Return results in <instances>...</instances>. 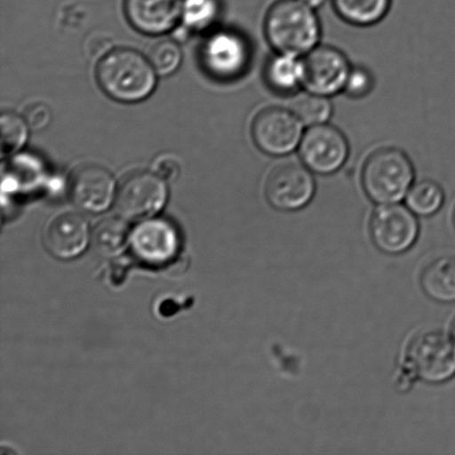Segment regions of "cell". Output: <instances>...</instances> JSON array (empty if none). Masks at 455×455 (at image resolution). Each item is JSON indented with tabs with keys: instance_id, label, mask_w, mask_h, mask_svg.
<instances>
[{
	"instance_id": "obj_1",
	"label": "cell",
	"mask_w": 455,
	"mask_h": 455,
	"mask_svg": "<svg viewBox=\"0 0 455 455\" xmlns=\"http://www.w3.org/2000/svg\"><path fill=\"white\" fill-rule=\"evenodd\" d=\"M148 57L131 48H116L98 62L97 83L111 100L126 104L147 100L157 86Z\"/></svg>"
},
{
	"instance_id": "obj_2",
	"label": "cell",
	"mask_w": 455,
	"mask_h": 455,
	"mask_svg": "<svg viewBox=\"0 0 455 455\" xmlns=\"http://www.w3.org/2000/svg\"><path fill=\"white\" fill-rule=\"evenodd\" d=\"M263 28L276 52L297 57L318 46L321 35L315 9L301 0H276L267 9Z\"/></svg>"
},
{
	"instance_id": "obj_3",
	"label": "cell",
	"mask_w": 455,
	"mask_h": 455,
	"mask_svg": "<svg viewBox=\"0 0 455 455\" xmlns=\"http://www.w3.org/2000/svg\"><path fill=\"white\" fill-rule=\"evenodd\" d=\"M414 167L404 151L385 147L373 151L363 164L361 182L374 204H398L414 184Z\"/></svg>"
},
{
	"instance_id": "obj_4",
	"label": "cell",
	"mask_w": 455,
	"mask_h": 455,
	"mask_svg": "<svg viewBox=\"0 0 455 455\" xmlns=\"http://www.w3.org/2000/svg\"><path fill=\"white\" fill-rule=\"evenodd\" d=\"M404 367L409 377L440 385L455 377V342L443 331L419 334L408 346Z\"/></svg>"
},
{
	"instance_id": "obj_5",
	"label": "cell",
	"mask_w": 455,
	"mask_h": 455,
	"mask_svg": "<svg viewBox=\"0 0 455 455\" xmlns=\"http://www.w3.org/2000/svg\"><path fill=\"white\" fill-rule=\"evenodd\" d=\"M167 200V181L153 171H140L129 173L120 182L115 204L124 220L141 222L162 212Z\"/></svg>"
},
{
	"instance_id": "obj_6",
	"label": "cell",
	"mask_w": 455,
	"mask_h": 455,
	"mask_svg": "<svg viewBox=\"0 0 455 455\" xmlns=\"http://www.w3.org/2000/svg\"><path fill=\"white\" fill-rule=\"evenodd\" d=\"M316 190L314 172L305 164H281L267 177L265 195L267 204L275 211H301L314 199Z\"/></svg>"
},
{
	"instance_id": "obj_7",
	"label": "cell",
	"mask_w": 455,
	"mask_h": 455,
	"mask_svg": "<svg viewBox=\"0 0 455 455\" xmlns=\"http://www.w3.org/2000/svg\"><path fill=\"white\" fill-rule=\"evenodd\" d=\"M303 124L292 110L271 107L254 117L251 136L259 149L274 157H283L299 148Z\"/></svg>"
},
{
	"instance_id": "obj_8",
	"label": "cell",
	"mask_w": 455,
	"mask_h": 455,
	"mask_svg": "<svg viewBox=\"0 0 455 455\" xmlns=\"http://www.w3.org/2000/svg\"><path fill=\"white\" fill-rule=\"evenodd\" d=\"M374 245L387 254H401L413 247L419 236V222L408 207L381 204L372 213L369 225Z\"/></svg>"
},
{
	"instance_id": "obj_9",
	"label": "cell",
	"mask_w": 455,
	"mask_h": 455,
	"mask_svg": "<svg viewBox=\"0 0 455 455\" xmlns=\"http://www.w3.org/2000/svg\"><path fill=\"white\" fill-rule=\"evenodd\" d=\"M299 155L314 173L328 176L340 171L349 157V142L338 128L323 124L303 133Z\"/></svg>"
},
{
	"instance_id": "obj_10",
	"label": "cell",
	"mask_w": 455,
	"mask_h": 455,
	"mask_svg": "<svg viewBox=\"0 0 455 455\" xmlns=\"http://www.w3.org/2000/svg\"><path fill=\"white\" fill-rule=\"evenodd\" d=\"M200 61L212 78L224 82L238 78L249 66L248 42L235 31H215L204 40L200 49Z\"/></svg>"
},
{
	"instance_id": "obj_11",
	"label": "cell",
	"mask_w": 455,
	"mask_h": 455,
	"mask_svg": "<svg viewBox=\"0 0 455 455\" xmlns=\"http://www.w3.org/2000/svg\"><path fill=\"white\" fill-rule=\"evenodd\" d=\"M305 91L330 97L345 91L352 67L345 53L330 46H316L302 60Z\"/></svg>"
},
{
	"instance_id": "obj_12",
	"label": "cell",
	"mask_w": 455,
	"mask_h": 455,
	"mask_svg": "<svg viewBox=\"0 0 455 455\" xmlns=\"http://www.w3.org/2000/svg\"><path fill=\"white\" fill-rule=\"evenodd\" d=\"M117 190L113 173L100 164H83L70 177V198L84 212L107 211L115 203Z\"/></svg>"
},
{
	"instance_id": "obj_13",
	"label": "cell",
	"mask_w": 455,
	"mask_h": 455,
	"mask_svg": "<svg viewBox=\"0 0 455 455\" xmlns=\"http://www.w3.org/2000/svg\"><path fill=\"white\" fill-rule=\"evenodd\" d=\"M132 249L140 260L159 266L172 260L180 247L176 228L164 220L140 222L129 238Z\"/></svg>"
},
{
	"instance_id": "obj_14",
	"label": "cell",
	"mask_w": 455,
	"mask_h": 455,
	"mask_svg": "<svg viewBox=\"0 0 455 455\" xmlns=\"http://www.w3.org/2000/svg\"><path fill=\"white\" fill-rule=\"evenodd\" d=\"M86 218L77 212H62L48 222L44 231V244L49 252L60 259L79 256L91 243Z\"/></svg>"
},
{
	"instance_id": "obj_15",
	"label": "cell",
	"mask_w": 455,
	"mask_h": 455,
	"mask_svg": "<svg viewBox=\"0 0 455 455\" xmlns=\"http://www.w3.org/2000/svg\"><path fill=\"white\" fill-rule=\"evenodd\" d=\"M184 0H124L127 20L145 35H164L182 20Z\"/></svg>"
},
{
	"instance_id": "obj_16",
	"label": "cell",
	"mask_w": 455,
	"mask_h": 455,
	"mask_svg": "<svg viewBox=\"0 0 455 455\" xmlns=\"http://www.w3.org/2000/svg\"><path fill=\"white\" fill-rule=\"evenodd\" d=\"M423 292L439 303L455 302V256H443L427 263L420 275Z\"/></svg>"
},
{
	"instance_id": "obj_17",
	"label": "cell",
	"mask_w": 455,
	"mask_h": 455,
	"mask_svg": "<svg viewBox=\"0 0 455 455\" xmlns=\"http://www.w3.org/2000/svg\"><path fill=\"white\" fill-rule=\"evenodd\" d=\"M265 80L272 91L290 95L302 87V60L288 53L276 52L265 67Z\"/></svg>"
},
{
	"instance_id": "obj_18",
	"label": "cell",
	"mask_w": 455,
	"mask_h": 455,
	"mask_svg": "<svg viewBox=\"0 0 455 455\" xmlns=\"http://www.w3.org/2000/svg\"><path fill=\"white\" fill-rule=\"evenodd\" d=\"M47 178L42 160L29 154L17 155L8 163V168L4 172L3 188L9 193L33 190Z\"/></svg>"
},
{
	"instance_id": "obj_19",
	"label": "cell",
	"mask_w": 455,
	"mask_h": 455,
	"mask_svg": "<svg viewBox=\"0 0 455 455\" xmlns=\"http://www.w3.org/2000/svg\"><path fill=\"white\" fill-rule=\"evenodd\" d=\"M131 238L127 220L119 215L107 217L97 222L91 234V244L96 252L113 257L123 251Z\"/></svg>"
},
{
	"instance_id": "obj_20",
	"label": "cell",
	"mask_w": 455,
	"mask_h": 455,
	"mask_svg": "<svg viewBox=\"0 0 455 455\" xmlns=\"http://www.w3.org/2000/svg\"><path fill=\"white\" fill-rule=\"evenodd\" d=\"M392 0H332L334 11L343 20L359 27L378 24L389 12Z\"/></svg>"
},
{
	"instance_id": "obj_21",
	"label": "cell",
	"mask_w": 455,
	"mask_h": 455,
	"mask_svg": "<svg viewBox=\"0 0 455 455\" xmlns=\"http://www.w3.org/2000/svg\"><path fill=\"white\" fill-rule=\"evenodd\" d=\"M444 200L443 187L432 180L414 182L405 197L410 211L420 217L435 215L443 208Z\"/></svg>"
},
{
	"instance_id": "obj_22",
	"label": "cell",
	"mask_w": 455,
	"mask_h": 455,
	"mask_svg": "<svg viewBox=\"0 0 455 455\" xmlns=\"http://www.w3.org/2000/svg\"><path fill=\"white\" fill-rule=\"evenodd\" d=\"M291 110L300 119L303 126L314 127L329 122L333 106L329 97L307 92L293 101Z\"/></svg>"
},
{
	"instance_id": "obj_23",
	"label": "cell",
	"mask_w": 455,
	"mask_h": 455,
	"mask_svg": "<svg viewBox=\"0 0 455 455\" xmlns=\"http://www.w3.org/2000/svg\"><path fill=\"white\" fill-rule=\"evenodd\" d=\"M2 129V155L12 156L20 153L29 137V126L24 116L13 111H3L0 116Z\"/></svg>"
},
{
	"instance_id": "obj_24",
	"label": "cell",
	"mask_w": 455,
	"mask_h": 455,
	"mask_svg": "<svg viewBox=\"0 0 455 455\" xmlns=\"http://www.w3.org/2000/svg\"><path fill=\"white\" fill-rule=\"evenodd\" d=\"M220 12V0H184L181 20L188 29L204 30L216 21Z\"/></svg>"
},
{
	"instance_id": "obj_25",
	"label": "cell",
	"mask_w": 455,
	"mask_h": 455,
	"mask_svg": "<svg viewBox=\"0 0 455 455\" xmlns=\"http://www.w3.org/2000/svg\"><path fill=\"white\" fill-rule=\"evenodd\" d=\"M148 60L156 73L163 77L175 74L182 62L180 44L172 39H163L154 44L148 52Z\"/></svg>"
},
{
	"instance_id": "obj_26",
	"label": "cell",
	"mask_w": 455,
	"mask_h": 455,
	"mask_svg": "<svg viewBox=\"0 0 455 455\" xmlns=\"http://www.w3.org/2000/svg\"><path fill=\"white\" fill-rule=\"evenodd\" d=\"M373 84L372 74L363 67H355L347 76L345 92L352 98H363L372 91Z\"/></svg>"
},
{
	"instance_id": "obj_27",
	"label": "cell",
	"mask_w": 455,
	"mask_h": 455,
	"mask_svg": "<svg viewBox=\"0 0 455 455\" xmlns=\"http://www.w3.org/2000/svg\"><path fill=\"white\" fill-rule=\"evenodd\" d=\"M24 118L31 131L43 132L52 123V110L44 102H36L26 109Z\"/></svg>"
},
{
	"instance_id": "obj_28",
	"label": "cell",
	"mask_w": 455,
	"mask_h": 455,
	"mask_svg": "<svg viewBox=\"0 0 455 455\" xmlns=\"http://www.w3.org/2000/svg\"><path fill=\"white\" fill-rule=\"evenodd\" d=\"M153 172L162 177L164 180H176L180 172V163L172 156H162V157L156 160Z\"/></svg>"
},
{
	"instance_id": "obj_29",
	"label": "cell",
	"mask_w": 455,
	"mask_h": 455,
	"mask_svg": "<svg viewBox=\"0 0 455 455\" xmlns=\"http://www.w3.org/2000/svg\"><path fill=\"white\" fill-rule=\"evenodd\" d=\"M301 2L307 4V6L315 9L323 6L327 0H301Z\"/></svg>"
},
{
	"instance_id": "obj_30",
	"label": "cell",
	"mask_w": 455,
	"mask_h": 455,
	"mask_svg": "<svg viewBox=\"0 0 455 455\" xmlns=\"http://www.w3.org/2000/svg\"><path fill=\"white\" fill-rule=\"evenodd\" d=\"M450 336L452 337L454 342H455V319L453 320V323L451 324V334Z\"/></svg>"
},
{
	"instance_id": "obj_31",
	"label": "cell",
	"mask_w": 455,
	"mask_h": 455,
	"mask_svg": "<svg viewBox=\"0 0 455 455\" xmlns=\"http://www.w3.org/2000/svg\"><path fill=\"white\" fill-rule=\"evenodd\" d=\"M453 222H454V227H455V209H454V213H453Z\"/></svg>"
}]
</instances>
